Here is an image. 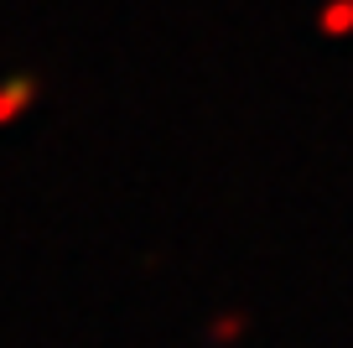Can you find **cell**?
Here are the masks:
<instances>
[{
	"mask_svg": "<svg viewBox=\"0 0 353 348\" xmlns=\"http://www.w3.org/2000/svg\"><path fill=\"white\" fill-rule=\"evenodd\" d=\"M32 78H11V84H0V130L16 120V115H26L32 109Z\"/></svg>",
	"mask_w": 353,
	"mask_h": 348,
	"instance_id": "obj_1",
	"label": "cell"
}]
</instances>
